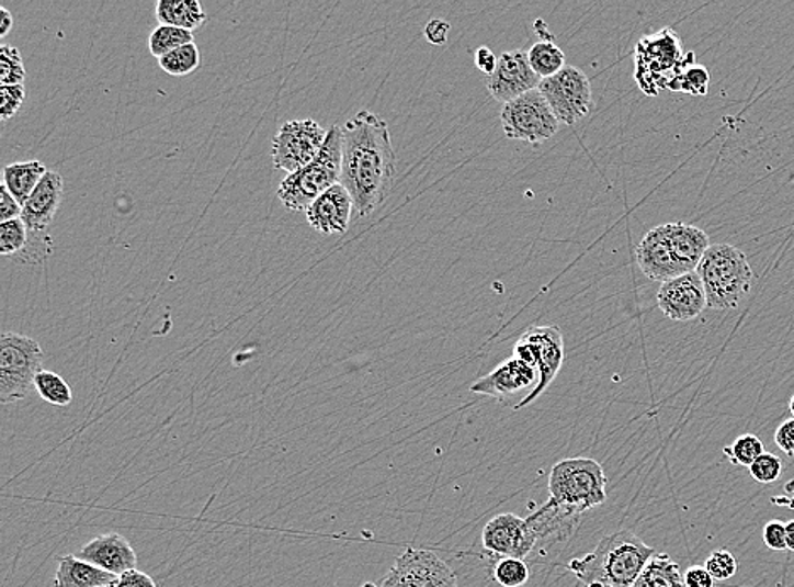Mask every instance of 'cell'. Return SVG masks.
Masks as SVG:
<instances>
[{"label": "cell", "instance_id": "10", "mask_svg": "<svg viewBox=\"0 0 794 587\" xmlns=\"http://www.w3.org/2000/svg\"><path fill=\"white\" fill-rule=\"evenodd\" d=\"M327 131L313 118L282 124L271 143V161L276 170L294 174L313 163L326 145Z\"/></svg>", "mask_w": 794, "mask_h": 587}, {"label": "cell", "instance_id": "27", "mask_svg": "<svg viewBox=\"0 0 794 587\" xmlns=\"http://www.w3.org/2000/svg\"><path fill=\"white\" fill-rule=\"evenodd\" d=\"M528 56L532 70H534L542 80L554 77V75L559 74L563 68L568 67V65H566L565 52L554 43V39L535 43V45L529 49Z\"/></svg>", "mask_w": 794, "mask_h": 587}, {"label": "cell", "instance_id": "42", "mask_svg": "<svg viewBox=\"0 0 794 587\" xmlns=\"http://www.w3.org/2000/svg\"><path fill=\"white\" fill-rule=\"evenodd\" d=\"M450 33L451 24L444 19H431L423 27V34L428 37V42L435 46H444L450 39Z\"/></svg>", "mask_w": 794, "mask_h": 587}, {"label": "cell", "instance_id": "6", "mask_svg": "<svg viewBox=\"0 0 794 587\" xmlns=\"http://www.w3.org/2000/svg\"><path fill=\"white\" fill-rule=\"evenodd\" d=\"M549 495L557 505L585 515L606 501L605 470L594 459H563L551 470Z\"/></svg>", "mask_w": 794, "mask_h": 587}, {"label": "cell", "instance_id": "33", "mask_svg": "<svg viewBox=\"0 0 794 587\" xmlns=\"http://www.w3.org/2000/svg\"><path fill=\"white\" fill-rule=\"evenodd\" d=\"M26 68L23 56L14 46H0V83L2 87L24 86Z\"/></svg>", "mask_w": 794, "mask_h": 587}, {"label": "cell", "instance_id": "31", "mask_svg": "<svg viewBox=\"0 0 794 587\" xmlns=\"http://www.w3.org/2000/svg\"><path fill=\"white\" fill-rule=\"evenodd\" d=\"M764 452V443L753 433H744L724 449V454L731 464L744 465V467H750Z\"/></svg>", "mask_w": 794, "mask_h": 587}, {"label": "cell", "instance_id": "29", "mask_svg": "<svg viewBox=\"0 0 794 587\" xmlns=\"http://www.w3.org/2000/svg\"><path fill=\"white\" fill-rule=\"evenodd\" d=\"M195 36L190 31L173 26H158L148 37V48L155 58L160 59L168 53L175 52L182 46L192 45Z\"/></svg>", "mask_w": 794, "mask_h": 587}, {"label": "cell", "instance_id": "15", "mask_svg": "<svg viewBox=\"0 0 794 587\" xmlns=\"http://www.w3.org/2000/svg\"><path fill=\"white\" fill-rule=\"evenodd\" d=\"M657 305L674 321H690L708 307L705 286L696 271L665 281L657 292Z\"/></svg>", "mask_w": 794, "mask_h": 587}, {"label": "cell", "instance_id": "44", "mask_svg": "<svg viewBox=\"0 0 794 587\" xmlns=\"http://www.w3.org/2000/svg\"><path fill=\"white\" fill-rule=\"evenodd\" d=\"M715 583L705 565H691L684 573V587H715Z\"/></svg>", "mask_w": 794, "mask_h": 587}, {"label": "cell", "instance_id": "25", "mask_svg": "<svg viewBox=\"0 0 794 587\" xmlns=\"http://www.w3.org/2000/svg\"><path fill=\"white\" fill-rule=\"evenodd\" d=\"M157 19L160 26L180 27L193 33L207 21V14L198 0H160Z\"/></svg>", "mask_w": 794, "mask_h": 587}, {"label": "cell", "instance_id": "18", "mask_svg": "<svg viewBox=\"0 0 794 587\" xmlns=\"http://www.w3.org/2000/svg\"><path fill=\"white\" fill-rule=\"evenodd\" d=\"M353 211L354 204L350 192L338 183L322 193L308 207L305 215H307L308 226L313 227L316 233L332 236V234H344L348 230Z\"/></svg>", "mask_w": 794, "mask_h": 587}, {"label": "cell", "instance_id": "24", "mask_svg": "<svg viewBox=\"0 0 794 587\" xmlns=\"http://www.w3.org/2000/svg\"><path fill=\"white\" fill-rule=\"evenodd\" d=\"M48 173L42 161H21L8 165L2 171V185L11 192L19 204L24 205L34 190Z\"/></svg>", "mask_w": 794, "mask_h": 587}, {"label": "cell", "instance_id": "21", "mask_svg": "<svg viewBox=\"0 0 794 587\" xmlns=\"http://www.w3.org/2000/svg\"><path fill=\"white\" fill-rule=\"evenodd\" d=\"M64 196V178L56 171H48L33 195L23 205V218L30 233H46Z\"/></svg>", "mask_w": 794, "mask_h": 587}, {"label": "cell", "instance_id": "50", "mask_svg": "<svg viewBox=\"0 0 794 587\" xmlns=\"http://www.w3.org/2000/svg\"><path fill=\"white\" fill-rule=\"evenodd\" d=\"M790 411H791V415H793V418H794V395L791 396Z\"/></svg>", "mask_w": 794, "mask_h": 587}, {"label": "cell", "instance_id": "16", "mask_svg": "<svg viewBox=\"0 0 794 587\" xmlns=\"http://www.w3.org/2000/svg\"><path fill=\"white\" fill-rule=\"evenodd\" d=\"M537 383V371L524 361L512 358L498 364L487 376L479 377L469 390L475 395L490 396L497 402L509 403L524 393L531 395Z\"/></svg>", "mask_w": 794, "mask_h": 587}, {"label": "cell", "instance_id": "22", "mask_svg": "<svg viewBox=\"0 0 794 587\" xmlns=\"http://www.w3.org/2000/svg\"><path fill=\"white\" fill-rule=\"evenodd\" d=\"M669 245H671L672 258L680 274L691 273L700 267L703 256L708 251L710 237L705 230L683 222L666 224Z\"/></svg>", "mask_w": 794, "mask_h": 587}, {"label": "cell", "instance_id": "7", "mask_svg": "<svg viewBox=\"0 0 794 587\" xmlns=\"http://www.w3.org/2000/svg\"><path fill=\"white\" fill-rule=\"evenodd\" d=\"M45 352L42 346L23 334L5 332L0 337V403L21 402L34 388L43 371Z\"/></svg>", "mask_w": 794, "mask_h": 587}, {"label": "cell", "instance_id": "1", "mask_svg": "<svg viewBox=\"0 0 794 587\" xmlns=\"http://www.w3.org/2000/svg\"><path fill=\"white\" fill-rule=\"evenodd\" d=\"M342 129L341 185L350 192L358 217L385 204L394 189L397 155L385 118L360 111Z\"/></svg>", "mask_w": 794, "mask_h": 587}, {"label": "cell", "instance_id": "51", "mask_svg": "<svg viewBox=\"0 0 794 587\" xmlns=\"http://www.w3.org/2000/svg\"><path fill=\"white\" fill-rule=\"evenodd\" d=\"M361 587H379V586H376L375 583H364L363 586H361Z\"/></svg>", "mask_w": 794, "mask_h": 587}, {"label": "cell", "instance_id": "17", "mask_svg": "<svg viewBox=\"0 0 794 587\" xmlns=\"http://www.w3.org/2000/svg\"><path fill=\"white\" fill-rule=\"evenodd\" d=\"M75 555L117 577L136 569L138 565V555L133 545L120 533L95 537Z\"/></svg>", "mask_w": 794, "mask_h": 587}, {"label": "cell", "instance_id": "43", "mask_svg": "<svg viewBox=\"0 0 794 587\" xmlns=\"http://www.w3.org/2000/svg\"><path fill=\"white\" fill-rule=\"evenodd\" d=\"M778 448L787 455H794V418L784 420L774 433Z\"/></svg>", "mask_w": 794, "mask_h": 587}, {"label": "cell", "instance_id": "13", "mask_svg": "<svg viewBox=\"0 0 794 587\" xmlns=\"http://www.w3.org/2000/svg\"><path fill=\"white\" fill-rule=\"evenodd\" d=\"M483 546L497 557L529 558L537 551V539L528 518L501 513L491 518L481 533Z\"/></svg>", "mask_w": 794, "mask_h": 587}, {"label": "cell", "instance_id": "32", "mask_svg": "<svg viewBox=\"0 0 794 587\" xmlns=\"http://www.w3.org/2000/svg\"><path fill=\"white\" fill-rule=\"evenodd\" d=\"M710 74L703 65H691L684 68L678 77L672 80L669 90L683 92L688 95L703 97L708 93Z\"/></svg>", "mask_w": 794, "mask_h": 587}, {"label": "cell", "instance_id": "35", "mask_svg": "<svg viewBox=\"0 0 794 587\" xmlns=\"http://www.w3.org/2000/svg\"><path fill=\"white\" fill-rule=\"evenodd\" d=\"M494 577L501 587H522L528 584L531 571L522 558L503 557L495 565Z\"/></svg>", "mask_w": 794, "mask_h": 587}, {"label": "cell", "instance_id": "36", "mask_svg": "<svg viewBox=\"0 0 794 587\" xmlns=\"http://www.w3.org/2000/svg\"><path fill=\"white\" fill-rule=\"evenodd\" d=\"M705 569L712 574L715 580H728L739 571V564L735 561L734 554L728 551H715L706 558Z\"/></svg>", "mask_w": 794, "mask_h": 587}, {"label": "cell", "instance_id": "37", "mask_svg": "<svg viewBox=\"0 0 794 587\" xmlns=\"http://www.w3.org/2000/svg\"><path fill=\"white\" fill-rule=\"evenodd\" d=\"M749 471L750 476L758 483L771 484L780 479L781 473H783V462L778 455L764 452L758 461L750 465Z\"/></svg>", "mask_w": 794, "mask_h": 587}, {"label": "cell", "instance_id": "2", "mask_svg": "<svg viewBox=\"0 0 794 587\" xmlns=\"http://www.w3.org/2000/svg\"><path fill=\"white\" fill-rule=\"evenodd\" d=\"M654 555L653 546L622 530L600 540L590 554L571 558L568 571L585 587H632Z\"/></svg>", "mask_w": 794, "mask_h": 587}, {"label": "cell", "instance_id": "26", "mask_svg": "<svg viewBox=\"0 0 794 587\" xmlns=\"http://www.w3.org/2000/svg\"><path fill=\"white\" fill-rule=\"evenodd\" d=\"M632 587H684V574L668 554L654 555Z\"/></svg>", "mask_w": 794, "mask_h": 587}, {"label": "cell", "instance_id": "20", "mask_svg": "<svg viewBox=\"0 0 794 587\" xmlns=\"http://www.w3.org/2000/svg\"><path fill=\"white\" fill-rule=\"evenodd\" d=\"M583 515L569 510L566 506L557 505L549 498L546 505L541 506L537 511L528 518L537 539V551H546L547 546L566 542L575 533L579 520Z\"/></svg>", "mask_w": 794, "mask_h": 587}, {"label": "cell", "instance_id": "28", "mask_svg": "<svg viewBox=\"0 0 794 587\" xmlns=\"http://www.w3.org/2000/svg\"><path fill=\"white\" fill-rule=\"evenodd\" d=\"M34 390H36L39 398L45 399L49 405H55V407H68L71 399H73L70 384L60 374L53 373V371H39L36 380H34Z\"/></svg>", "mask_w": 794, "mask_h": 587}, {"label": "cell", "instance_id": "8", "mask_svg": "<svg viewBox=\"0 0 794 587\" xmlns=\"http://www.w3.org/2000/svg\"><path fill=\"white\" fill-rule=\"evenodd\" d=\"M513 358L524 361L538 373V383L531 395L525 396L515 410L529 407L542 393H546L565 362V337L556 326H537L520 337L513 348Z\"/></svg>", "mask_w": 794, "mask_h": 587}, {"label": "cell", "instance_id": "30", "mask_svg": "<svg viewBox=\"0 0 794 587\" xmlns=\"http://www.w3.org/2000/svg\"><path fill=\"white\" fill-rule=\"evenodd\" d=\"M160 67L165 74L173 75V77H185V75L197 71L201 67V52H198L197 45L182 46V48L175 49V52L168 53V55L161 56Z\"/></svg>", "mask_w": 794, "mask_h": 587}, {"label": "cell", "instance_id": "52", "mask_svg": "<svg viewBox=\"0 0 794 587\" xmlns=\"http://www.w3.org/2000/svg\"><path fill=\"white\" fill-rule=\"evenodd\" d=\"M115 583H117V580H115ZM115 583H114V584H111V586H105V587H114V586H115Z\"/></svg>", "mask_w": 794, "mask_h": 587}, {"label": "cell", "instance_id": "49", "mask_svg": "<svg viewBox=\"0 0 794 587\" xmlns=\"http://www.w3.org/2000/svg\"><path fill=\"white\" fill-rule=\"evenodd\" d=\"M787 551L794 552V520L786 523Z\"/></svg>", "mask_w": 794, "mask_h": 587}, {"label": "cell", "instance_id": "34", "mask_svg": "<svg viewBox=\"0 0 794 587\" xmlns=\"http://www.w3.org/2000/svg\"><path fill=\"white\" fill-rule=\"evenodd\" d=\"M30 230L23 218L0 224V255L19 256L26 249Z\"/></svg>", "mask_w": 794, "mask_h": 587}, {"label": "cell", "instance_id": "40", "mask_svg": "<svg viewBox=\"0 0 794 587\" xmlns=\"http://www.w3.org/2000/svg\"><path fill=\"white\" fill-rule=\"evenodd\" d=\"M765 545L771 551H787L786 545V523L780 520H772L765 523L764 533H762Z\"/></svg>", "mask_w": 794, "mask_h": 587}, {"label": "cell", "instance_id": "23", "mask_svg": "<svg viewBox=\"0 0 794 587\" xmlns=\"http://www.w3.org/2000/svg\"><path fill=\"white\" fill-rule=\"evenodd\" d=\"M120 577L105 573L95 565L82 561L77 555H64L58 558L53 587H105Z\"/></svg>", "mask_w": 794, "mask_h": 587}, {"label": "cell", "instance_id": "39", "mask_svg": "<svg viewBox=\"0 0 794 587\" xmlns=\"http://www.w3.org/2000/svg\"><path fill=\"white\" fill-rule=\"evenodd\" d=\"M24 99H26V87H0V100H2L0 114H2V123H8L9 118L18 114L19 109L23 105Z\"/></svg>", "mask_w": 794, "mask_h": 587}, {"label": "cell", "instance_id": "3", "mask_svg": "<svg viewBox=\"0 0 794 587\" xmlns=\"http://www.w3.org/2000/svg\"><path fill=\"white\" fill-rule=\"evenodd\" d=\"M696 273L702 278L708 307L713 311L725 312L737 307L753 285L749 259L731 245L710 246Z\"/></svg>", "mask_w": 794, "mask_h": 587}, {"label": "cell", "instance_id": "38", "mask_svg": "<svg viewBox=\"0 0 794 587\" xmlns=\"http://www.w3.org/2000/svg\"><path fill=\"white\" fill-rule=\"evenodd\" d=\"M53 251L52 237L46 233H30V239H27L26 249L21 255L15 256L19 262L24 264H33V262H42L43 259L48 258Z\"/></svg>", "mask_w": 794, "mask_h": 587}, {"label": "cell", "instance_id": "5", "mask_svg": "<svg viewBox=\"0 0 794 587\" xmlns=\"http://www.w3.org/2000/svg\"><path fill=\"white\" fill-rule=\"evenodd\" d=\"M694 65V53H683V45L671 27L638 39L635 46V82L646 95L656 97L669 89L684 68Z\"/></svg>", "mask_w": 794, "mask_h": 587}, {"label": "cell", "instance_id": "14", "mask_svg": "<svg viewBox=\"0 0 794 587\" xmlns=\"http://www.w3.org/2000/svg\"><path fill=\"white\" fill-rule=\"evenodd\" d=\"M542 78L532 70L528 52L513 49L498 58L494 75L488 78V92L497 102L509 104L512 100L537 90Z\"/></svg>", "mask_w": 794, "mask_h": 587}, {"label": "cell", "instance_id": "46", "mask_svg": "<svg viewBox=\"0 0 794 587\" xmlns=\"http://www.w3.org/2000/svg\"><path fill=\"white\" fill-rule=\"evenodd\" d=\"M475 65L476 68L481 71V74L491 77V75H494L495 68H497L498 58L494 55V52H491L490 48H487V46H481V48L476 49Z\"/></svg>", "mask_w": 794, "mask_h": 587}, {"label": "cell", "instance_id": "19", "mask_svg": "<svg viewBox=\"0 0 794 587\" xmlns=\"http://www.w3.org/2000/svg\"><path fill=\"white\" fill-rule=\"evenodd\" d=\"M635 258H637L638 268L649 280L665 283V281L680 276V271L672 258L666 224L654 227L644 236L640 245L635 248Z\"/></svg>", "mask_w": 794, "mask_h": 587}, {"label": "cell", "instance_id": "41", "mask_svg": "<svg viewBox=\"0 0 794 587\" xmlns=\"http://www.w3.org/2000/svg\"><path fill=\"white\" fill-rule=\"evenodd\" d=\"M21 215H23V205L19 204L4 185H0V224L21 218Z\"/></svg>", "mask_w": 794, "mask_h": 587}, {"label": "cell", "instance_id": "47", "mask_svg": "<svg viewBox=\"0 0 794 587\" xmlns=\"http://www.w3.org/2000/svg\"><path fill=\"white\" fill-rule=\"evenodd\" d=\"M12 24H14V18L11 12L5 8H0V37H5L11 33Z\"/></svg>", "mask_w": 794, "mask_h": 587}, {"label": "cell", "instance_id": "4", "mask_svg": "<svg viewBox=\"0 0 794 587\" xmlns=\"http://www.w3.org/2000/svg\"><path fill=\"white\" fill-rule=\"evenodd\" d=\"M342 129L327 131L326 145L313 163L280 183L279 199L288 211L307 212L322 193L341 183Z\"/></svg>", "mask_w": 794, "mask_h": 587}, {"label": "cell", "instance_id": "12", "mask_svg": "<svg viewBox=\"0 0 794 587\" xmlns=\"http://www.w3.org/2000/svg\"><path fill=\"white\" fill-rule=\"evenodd\" d=\"M379 587H460L456 574L434 552L409 546L395 558Z\"/></svg>", "mask_w": 794, "mask_h": 587}, {"label": "cell", "instance_id": "48", "mask_svg": "<svg viewBox=\"0 0 794 587\" xmlns=\"http://www.w3.org/2000/svg\"><path fill=\"white\" fill-rule=\"evenodd\" d=\"M786 492L790 496H783V498L774 496V498H772V503H774V505L787 506V508H793L794 510V481L787 483Z\"/></svg>", "mask_w": 794, "mask_h": 587}, {"label": "cell", "instance_id": "45", "mask_svg": "<svg viewBox=\"0 0 794 587\" xmlns=\"http://www.w3.org/2000/svg\"><path fill=\"white\" fill-rule=\"evenodd\" d=\"M114 587H157V583L148 574L134 569L120 576Z\"/></svg>", "mask_w": 794, "mask_h": 587}, {"label": "cell", "instance_id": "9", "mask_svg": "<svg viewBox=\"0 0 794 587\" xmlns=\"http://www.w3.org/2000/svg\"><path fill=\"white\" fill-rule=\"evenodd\" d=\"M500 121L506 137L531 145H541L559 131V121L538 90L503 104Z\"/></svg>", "mask_w": 794, "mask_h": 587}, {"label": "cell", "instance_id": "11", "mask_svg": "<svg viewBox=\"0 0 794 587\" xmlns=\"http://www.w3.org/2000/svg\"><path fill=\"white\" fill-rule=\"evenodd\" d=\"M537 90L547 100L559 124L575 126L593 109L590 78L579 68H563L554 77L544 78Z\"/></svg>", "mask_w": 794, "mask_h": 587}]
</instances>
